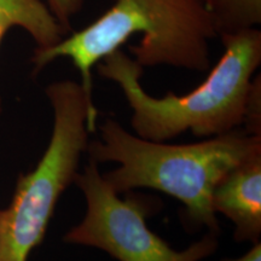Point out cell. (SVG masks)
Returning a JSON list of instances; mask_svg holds the SVG:
<instances>
[{
    "instance_id": "6da1fadb",
    "label": "cell",
    "mask_w": 261,
    "mask_h": 261,
    "mask_svg": "<svg viewBox=\"0 0 261 261\" xmlns=\"http://www.w3.org/2000/svg\"><path fill=\"white\" fill-rule=\"evenodd\" d=\"M220 39L225 47L220 61L203 84L185 96H149L139 83L143 67L120 48L98 64V74L122 90L140 138L162 143L188 129L198 137L220 136L247 123L260 81L253 74L261 63V32L253 28Z\"/></svg>"
},
{
    "instance_id": "7a4b0ae2",
    "label": "cell",
    "mask_w": 261,
    "mask_h": 261,
    "mask_svg": "<svg viewBox=\"0 0 261 261\" xmlns=\"http://www.w3.org/2000/svg\"><path fill=\"white\" fill-rule=\"evenodd\" d=\"M136 33H142V41L129 51L140 67L167 64L201 73L210 69V41L217 33L201 0H114L86 28L54 46L37 48L32 62L39 71L57 58H70L92 99V67Z\"/></svg>"
},
{
    "instance_id": "3957f363",
    "label": "cell",
    "mask_w": 261,
    "mask_h": 261,
    "mask_svg": "<svg viewBox=\"0 0 261 261\" xmlns=\"http://www.w3.org/2000/svg\"><path fill=\"white\" fill-rule=\"evenodd\" d=\"M89 151L96 163L121 165L103 175L117 194L135 188L162 191L182 202L192 223L217 233L214 189L227 172L261 154V138L234 129L195 144L166 145L137 138L116 121L107 120L100 140L91 143Z\"/></svg>"
},
{
    "instance_id": "277c9868",
    "label": "cell",
    "mask_w": 261,
    "mask_h": 261,
    "mask_svg": "<svg viewBox=\"0 0 261 261\" xmlns=\"http://www.w3.org/2000/svg\"><path fill=\"white\" fill-rule=\"evenodd\" d=\"M55 122L37 167L18 178L11 203L0 211V261H28L44 240L57 201L74 181L97 109L81 84L64 80L46 89Z\"/></svg>"
},
{
    "instance_id": "5b68a950",
    "label": "cell",
    "mask_w": 261,
    "mask_h": 261,
    "mask_svg": "<svg viewBox=\"0 0 261 261\" xmlns=\"http://www.w3.org/2000/svg\"><path fill=\"white\" fill-rule=\"evenodd\" d=\"M74 181L86 197L87 213L65 234V242L99 248L119 261H201L217 250V233L212 232L182 252L172 249L145 223L152 204L130 195L121 200L92 160Z\"/></svg>"
},
{
    "instance_id": "8992f818",
    "label": "cell",
    "mask_w": 261,
    "mask_h": 261,
    "mask_svg": "<svg viewBox=\"0 0 261 261\" xmlns=\"http://www.w3.org/2000/svg\"><path fill=\"white\" fill-rule=\"evenodd\" d=\"M212 207L234 224V240L259 242L261 234V154L227 172L215 187Z\"/></svg>"
},
{
    "instance_id": "52a82bcc",
    "label": "cell",
    "mask_w": 261,
    "mask_h": 261,
    "mask_svg": "<svg viewBox=\"0 0 261 261\" xmlns=\"http://www.w3.org/2000/svg\"><path fill=\"white\" fill-rule=\"evenodd\" d=\"M15 27L24 29L37 42V48L54 46L67 35L42 0H0V44Z\"/></svg>"
},
{
    "instance_id": "ba28073f",
    "label": "cell",
    "mask_w": 261,
    "mask_h": 261,
    "mask_svg": "<svg viewBox=\"0 0 261 261\" xmlns=\"http://www.w3.org/2000/svg\"><path fill=\"white\" fill-rule=\"evenodd\" d=\"M217 37L238 34L261 23V0H201Z\"/></svg>"
},
{
    "instance_id": "9c48e42d",
    "label": "cell",
    "mask_w": 261,
    "mask_h": 261,
    "mask_svg": "<svg viewBox=\"0 0 261 261\" xmlns=\"http://www.w3.org/2000/svg\"><path fill=\"white\" fill-rule=\"evenodd\" d=\"M50 11L65 32L71 31L70 21L83 9L85 0H45Z\"/></svg>"
},
{
    "instance_id": "30bf717a",
    "label": "cell",
    "mask_w": 261,
    "mask_h": 261,
    "mask_svg": "<svg viewBox=\"0 0 261 261\" xmlns=\"http://www.w3.org/2000/svg\"><path fill=\"white\" fill-rule=\"evenodd\" d=\"M224 261H261V244L260 242L254 243L252 249L238 259H228Z\"/></svg>"
}]
</instances>
